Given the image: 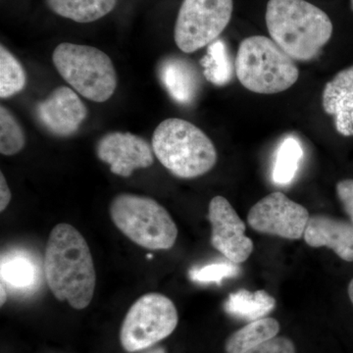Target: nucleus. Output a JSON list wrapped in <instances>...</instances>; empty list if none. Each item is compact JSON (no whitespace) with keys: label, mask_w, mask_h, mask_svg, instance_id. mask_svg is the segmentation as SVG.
<instances>
[{"label":"nucleus","mask_w":353,"mask_h":353,"mask_svg":"<svg viewBox=\"0 0 353 353\" xmlns=\"http://www.w3.org/2000/svg\"><path fill=\"white\" fill-rule=\"evenodd\" d=\"M211 228V245L229 261L241 264L250 259L253 241L245 236V224L225 197L211 199L208 208Z\"/></svg>","instance_id":"10"},{"label":"nucleus","mask_w":353,"mask_h":353,"mask_svg":"<svg viewBox=\"0 0 353 353\" xmlns=\"http://www.w3.org/2000/svg\"><path fill=\"white\" fill-rule=\"evenodd\" d=\"M152 146L160 163L181 179L204 175L217 162L214 143L205 132L179 118H169L158 125Z\"/></svg>","instance_id":"3"},{"label":"nucleus","mask_w":353,"mask_h":353,"mask_svg":"<svg viewBox=\"0 0 353 353\" xmlns=\"http://www.w3.org/2000/svg\"><path fill=\"white\" fill-rule=\"evenodd\" d=\"M110 216L115 226L141 248L165 250L175 245V222L168 211L150 197L119 194L111 202Z\"/></svg>","instance_id":"5"},{"label":"nucleus","mask_w":353,"mask_h":353,"mask_svg":"<svg viewBox=\"0 0 353 353\" xmlns=\"http://www.w3.org/2000/svg\"><path fill=\"white\" fill-rule=\"evenodd\" d=\"M348 296H350V301L353 304V279L348 285Z\"/></svg>","instance_id":"29"},{"label":"nucleus","mask_w":353,"mask_h":353,"mask_svg":"<svg viewBox=\"0 0 353 353\" xmlns=\"http://www.w3.org/2000/svg\"><path fill=\"white\" fill-rule=\"evenodd\" d=\"M201 64L206 80L219 87L231 82L234 72H236L226 43L221 39H216L209 44L208 52L202 58Z\"/></svg>","instance_id":"19"},{"label":"nucleus","mask_w":353,"mask_h":353,"mask_svg":"<svg viewBox=\"0 0 353 353\" xmlns=\"http://www.w3.org/2000/svg\"><path fill=\"white\" fill-rule=\"evenodd\" d=\"M0 292H1V296H0V304L3 305L4 303H6L7 299V292L6 289V283L1 280V289H0Z\"/></svg>","instance_id":"28"},{"label":"nucleus","mask_w":353,"mask_h":353,"mask_svg":"<svg viewBox=\"0 0 353 353\" xmlns=\"http://www.w3.org/2000/svg\"><path fill=\"white\" fill-rule=\"evenodd\" d=\"M11 192L7 185L6 176L0 174V211L6 210L11 201Z\"/></svg>","instance_id":"27"},{"label":"nucleus","mask_w":353,"mask_h":353,"mask_svg":"<svg viewBox=\"0 0 353 353\" xmlns=\"http://www.w3.org/2000/svg\"><path fill=\"white\" fill-rule=\"evenodd\" d=\"M146 353H166V350H165L163 347H157Z\"/></svg>","instance_id":"30"},{"label":"nucleus","mask_w":353,"mask_h":353,"mask_svg":"<svg viewBox=\"0 0 353 353\" xmlns=\"http://www.w3.org/2000/svg\"><path fill=\"white\" fill-rule=\"evenodd\" d=\"M52 61L62 78L85 99L104 102L115 92L117 75L112 60L99 48L60 43L53 51Z\"/></svg>","instance_id":"6"},{"label":"nucleus","mask_w":353,"mask_h":353,"mask_svg":"<svg viewBox=\"0 0 353 353\" xmlns=\"http://www.w3.org/2000/svg\"><path fill=\"white\" fill-rule=\"evenodd\" d=\"M265 20L271 39L299 61L317 57L333 34L329 16L305 0H269Z\"/></svg>","instance_id":"2"},{"label":"nucleus","mask_w":353,"mask_h":353,"mask_svg":"<svg viewBox=\"0 0 353 353\" xmlns=\"http://www.w3.org/2000/svg\"><path fill=\"white\" fill-rule=\"evenodd\" d=\"M303 157V150L299 139L287 137L279 145L274 162L272 178L277 185H289L294 181Z\"/></svg>","instance_id":"20"},{"label":"nucleus","mask_w":353,"mask_h":353,"mask_svg":"<svg viewBox=\"0 0 353 353\" xmlns=\"http://www.w3.org/2000/svg\"><path fill=\"white\" fill-rule=\"evenodd\" d=\"M280 324L271 317H264L246 324L234 332L225 343L227 353H245L277 336Z\"/></svg>","instance_id":"17"},{"label":"nucleus","mask_w":353,"mask_h":353,"mask_svg":"<svg viewBox=\"0 0 353 353\" xmlns=\"http://www.w3.org/2000/svg\"><path fill=\"white\" fill-rule=\"evenodd\" d=\"M51 10L77 23L101 19L115 8L117 0H46Z\"/></svg>","instance_id":"18"},{"label":"nucleus","mask_w":353,"mask_h":353,"mask_svg":"<svg viewBox=\"0 0 353 353\" xmlns=\"http://www.w3.org/2000/svg\"><path fill=\"white\" fill-rule=\"evenodd\" d=\"M175 304L157 292L139 297L125 316L120 331L122 347L128 352L145 350L170 336L178 326Z\"/></svg>","instance_id":"7"},{"label":"nucleus","mask_w":353,"mask_h":353,"mask_svg":"<svg viewBox=\"0 0 353 353\" xmlns=\"http://www.w3.org/2000/svg\"><path fill=\"white\" fill-rule=\"evenodd\" d=\"M148 259H152V254H148Z\"/></svg>","instance_id":"32"},{"label":"nucleus","mask_w":353,"mask_h":353,"mask_svg":"<svg viewBox=\"0 0 353 353\" xmlns=\"http://www.w3.org/2000/svg\"><path fill=\"white\" fill-rule=\"evenodd\" d=\"M37 117L48 132L57 137L75 134L88 116L79 95L67 87L55 88L36 109Z\"/></svg>","instance_id":"12"},{"label":"nucleus","mask_w":353,"mask_h":353,"mask_svg":"<svg viewBox=\"0 0 353 353\" xmlns=\"http://www.w3.org/2000/svg\"><path fill=\"white\" fill-rule=\"evenodd\" d=\"M245 353H296V350L294 343L290 339L275 336Z\"/></svg>","instance_id":"25"},{"label":"nucleus","mask_w":353,"mask_h":353,"mask_svg":"<svg viewBox=\"0 0 353 353\" xmlns=\"http://www.w3.org/2000/svg\"><path fill=\"white\" fill-rule=\"evenodd\" d=\"M311 248H328L341 259L353 262V223L329 215L309 218L303 234Z\"/></svg>","instance_id":"13"},{"label":"nucleus","mask_w":353,"mask_h":353,"mask_svg":"<svg viewBox=\"0 0 353 353\" xmlns=\"http://www.w3.org/2000/svg\"><path fill=\"white\" fill-rule=\"evenodd\" d=\"M336 194L341 205L353 223V180H343L336 185Z\"/></svg>","instance_id":"26"},{"label":"nucleus","mask_w":353,"mask_h":353,"mask_svg":"<svg viewBox=\"0 0 353 353\" xmlns=\"http://www.w3.org/2000/svg\"><path fill=\"white\" fill-rule=\"evenodd\" d=\"M97 154L109 164L113 174L121 176H130L137 169L148 168L154 161L152 146L131 132L106 134L97 143Z\"/></svg>","instance_id":"11"},{"label":"nucleus","mask_w":353,"mask_h":353,"mask_svg":"<svg viewBox=\"0 0 353 353\" xmlns=\"http://www.w3.org/2000/svg\"><path fill=\"white\" fill-rule=\"evenodd\" d=\"M275 307V299L263 290H239L230 294L224 305L228 314L250 322L266 317Z\"/></svg>","instance_id":"16"},{"label":"nucleus","mask_w":353,"mask_h":353,"mask_svg":"<svg viewBox=\"0 0 353 353\" xmlns=\"http://www.w3.org/2000/svg\"><path fill=\"white\" fill-rule=\"evenodd\" d=\"M160 81L172 99L178 103L190 104L201 88L199 72L189 60L168 57L159 65Z\"/></svg>","instance_id":"15"},{"label":"nucleus","mask_w":353,"mask_h":353,"mask_svg":"<svg viewBox=\"0 0 353 353\" xmlns=\"http://www.w3.org/2000/svg\"><path fill=\"white\" fill-rule=\"evenodd\" d=\"M241 269L238 264L231 263H213L205 266L192 268L190 271V280L199 284H210L216 283L220 284L224 279L233 278L240 274Z\"/></svg>","instance_id":"24"},{"label":"nucleus","mask_w":353,"mask_h":353,"mask_svg":"<svg viewBox=\"0 0 353 353\" xmlns=\"http://www.w3.org/2000/svg\"><path fill=\"white\" fill-rule=\"evenodd\" d=\"M233 10V0H183L174 30L176 46L192 53L212 43L229 25Z\"/></svg>","instance_id":"8"},{"label":"nucleus","mask_w":353,"mask_h":353,"mask_svg":"<svg viewBox=\"0 0 353 353\" xmlns=\"http://www.w3.org/2000/svg\"><path fill=\"white\" fill-rule=\"evenodd\" d=\"M325 112L333 116L334 127L343 137L353 136V66L341 70L325 85Z\"/></svg>","instance_id":"14"},{"label":"nucleus","mask_w":353,"mask_h":353,"mask_svg":"<svg viewBox=\"0 0 353 353\" xmlns=\"http://www.w3.org/2000/svg\"><path fill=\"white\" fill-rule=\"evenodd\" d=\"M44 278L58 301L72 307L87 308L94 297L97 273L85 239L75 227L59 224L53 228L46 243Z\"/></svg>","instance_id":"1"},{"label":"nucleus","mask_w":353,"mask_h":353,"mask_svg":"<svg viewBox=\"0 0 353 353\" xmlns=\"http://www.w3.org/2000/svg\"><path fill=\"white\" fill-rule=\"evenodd\" d=\"M27 75L20 62L6 46L0 48V97L8 99L22 92Z\"/></svg>","instance_id":"22"},{"label":"nucleus","mask_w":353,"mask_h":353,"mask_svg":"<svg viewBox=\"0 0 353 353\" xmlns=\"http://www.w3.org/2000/svg\"><path fill=\"white\" fill-rule=\"evenodd\" d=\"M350 6H352V9L353 11V0H350Z\"/></svg>","instance_id":"31"},{"label":"nucleus","mask_w":353,"mask_h":353,"mask_svg":"<svg viewBox=\"0 0 353 353\" xmlns=\"http://www.w3.org/2000/svg\"><path fill=\"white\" fill-rule=\"evenodd\" d=\"M26 137L22 127L10 111L0 108V152L6 157L17 154L24 148Z\"/></svg>","instance_id":"23"},{"label":"nucleus","mask_w":353,"mask_h":353,"mask_svg":"<svg viewBox=\"0 0 353 353\" xmlns=\"http://www.w3.org/2000/svg\"><path fill=\"white\" fill-rule=\"evenodd\" d=\"M234 68L241 85L260 94L285 92L299 77L294 60L273 39L263 36H252L241 41Z\"/></svg>","instance_id":"4"},{"label":"nucleus","mask_w":353,"mask_h":353,"mask_svg":"<svg viewBox=\"0 0 353 353\" xmlns=\"http://www.w3.org/2000/svg\"><path fill=\"white\" fill-rule=\"evenodd\" d=\"M37 266L29 257L20 253L2 256L1 280L16 290H26L37 282Z\"/></svg>","instance_id":"21"},{"label":"nucleus","mask_w":353,"mask_h":353,"mask_svg":"<svg viewBox=\"0 0 353 353\" xmlns=\"http://www.w3.org/2000/svg\"><path fill=\"white\" fill-rule=\"evenodd\" d=\"M310 218L307 209L281 192H272L250 209L248 222L254 231L287 240L303 238Z\"/></svg>","instance_id":"9"}]
</instances>
